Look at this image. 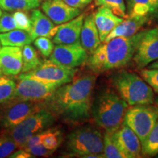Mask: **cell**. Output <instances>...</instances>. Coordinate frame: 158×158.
I'll return each instance as SVG.
<instances>
[{
    "instance_id": "16",
    "label": "cell",
    "mask_w": 158,
    "mask_h": 158,
    "mask_svg": "<svg viewBox=\"0 0 158 158\" xmlns=\"http://www.w3.org/2000/svg\"><path fill=\"white\" fill-rule=\"evenodd\" d=\"M22 48L17 46H3L0 48V65L7 76L20 74L23 64Z\"/></svg>"
},
{
    "instance_id": "32",
    "label": "cell",
    "mask_w": 158,
    "mask_h": 158,
    "mask_svg": "<svg viewBox=\"0 0 158 158\" xmlns=\"http://www.w3.org/2000/svg\"><path fill=\"white\" fill-rule=\"evenodd\" d=\"M27 12L22 10L15 11L13 13V15L18 29H22L30 33L32 29V23L30 15Z\"/></svg>"
},
{
    "instance_id": "13",
    "label": "cell",
    "mask_w": 158,
    "mask_h": 158,
    "mask_svg": "<svg viewBox=\"0 0 158 158\" xmlns=\"http://www.w3.org/2000/svg\"><path fill=\"white\" fill-rule=\"evenodd\" d=\"M43 13L56 25H61L81 14V10L68 5L64 0H48L41 5Z\"/></svg>"
},
{
    "instance_id": "15",
    "label": "cell",
    "mask_w": 158,
    "mask_h": 158,
    "mask_svg": "<svg viewBox=\"0 0 158 158\" xmlns=\"http://www.w3.org/2000/svg\"><path fill=\"white\" fill-rule=\"evenodd\" d=\"M85 15L80 14L68 22L59 25L58 30L53 37L55 44L68 45L81 43V32Z\"/></svg>"
},
{
    "instance_id": "33",
    "label": "cell",
    "mask_w": 158,
    "mask_h": 158,
    "mask_svg": "<svg viewBox=\"0 0 158 158\" xmlns=\"http://www.w3.org/2000/svg\"><path fill=\"white\" fill-rule=\"evenodd\" d=\"M142 78L158 93V69L148 68L141 70Z\"/></svg>"
},
{
    "instance_id": "38",
    "label": "cell",
    "mask_w": 158,
    "mask_h": 158,
    "mask_svg": "<svg viewBox=\"0 0 158 158\" xmlns=\"http://www.w3.org/2000/svg\"><path fill=\"white\" fill-rule=\"evenodd\" d=\"M33 156L31 153L27 152V150L24 149H19L17 151L13 152L8 157L11 158H29L32 157Z\"/></svg>"
},
{
    "instance_id": "2",
    "label": "cell",
    "mask_w": 158,
    "mask_h": 158,
    "mask_svg": "<svg viewBox=\"0 0 158 158\" xmlns=\"http://www.w3.org/2000/svg\"><path fill=\"white\" fill-rule=\"evenodd\" d=\"M145 31L130 37H116L102 43L88 56L86 64L94 73L120 68L133 59L138 43Z\"/></svg>"
},
{
    "instance_id": "9",
    "label": "cell",
    "mask_w": 158,
    "mask_h": 158,
    "mask_svg": "<svg viewBox=\"0 0 158 158\" xmlns=\"http://www.w3.org/2000/svg\"><path fill=\"white\" fill-rule=\"evenodd\" d=\"M78 70L62 66L48 59L44 60L34 70L21 73L19 78H34L47 83L62 86L74 78Z\"/></svg>"
},
{
    "instance_id": "1",
    "label": "cell",
    "mask_w": 158,
    "mask_h": 158,
    "mask_svg": "<svg viewBox=\"0 0 158 158\" xmlns=\"http://www.w3.org/2000/svg\"><path fill=\"white\" fill-rule=\"evenodd\" d=\"M96 81L93 74L83 75L57 88L44 102L45 107L65 122L78 123L92 114V93Z\"/></svg>"
},
{
    "instance_id": "42",
    "label": "cell",
    "mask_w": 158,
    "mask_h": 158,
    "mask_svg": "<svg viewBox=\"0 0 158 158\" xmlns=\"http://www.w3.org/2000/svg\"><path fill=\"white\" fill-rule=\"evenodd\" d=\"M155 105H156V106H157V107H158V98L155 100Z\"/></svg>"
},
{
    "instance_id": "28",
    "label": "cell",
    "mask_w": 158,
    "mask_h": 158,
    "mask_svg": "<svg viewBox=\"0 0 158 158\" xmlns=\"http://www.w3.org/2000/svg\"><path fill=\"white\" fill-rule=\"evenodd\" d=\"M16 89V84L12 79L2 76L0 78V105L10 101Z\"/></svg>"
},
{
    "instance_id": "24",
    "label": "cell",
    "mask_w": 158,
    "mask_h": 158,
    "mask_svg": "<svg viewBox=\"0 0 158 158\" xmlns=\"http://www.w3.org/2000/svg\"><path fill=\"white\" fill-rule=\"evenodd\" d=\"M127 17L147 16L152 13L150 0H127Z\"/></svg>"
},
{
    "instance_id": "8",
    "label": "cell",
    "mask_w": 158,
    "mask_h": 158,
    "mask_svg": "<svg viewBox=\"0 0 158 158\" xmlns=\"http://www.w3.org/2000/svg\"><path fill=\"white\" fill-rule=\"evenodd\" d=\"M45 106L44 102L10 100L0 108V126L6 130L12 129Z\"/></svg>"
},
{
    "instance_id": "40",
    "label": "cell",
    "mask_w": 158,
    "mask_h": 158,
    "mask_svg": "<svg viewBox=\"0 0 158 158\" xmlns=\"http://www.w3.org/2000/svg\"><path fill=\"white\" fill-rule=\"evenodd\" d=\"M149 68H157L158 69V60L155 61L152 64H151L149 66Z\"/></svg>"
},
{
    "instance_id": "6",
    "label": "cell",
    "mask_w": 158,
    "mask_h": 158,
    "mask_svg": "<svg viewBox=\"0 0 158 158\" xmlns=\"http://www.w3.org/2000/svg\"><path fill=\"white\" fill-rule=\"evenodd\" d=\"M56 121V116L46 107L31 114L21 123L7 130L19 149H23L31 136L48 130Z\"/></svg>"
},
{
    "instance_id": "12",
    "label": "cell",
    "mask_w": 158,
    "mask_h": 158,
    "mask_svg": "<svg viewBox=\"0 0 158 158\" xmlns=\"http://www.w3.org/2000/svg\"><path fill=\"white\" fill-rule=\"evenodd\" d=\"M133 60L140 69L158 60V27L145 31L138 43Z\"/></svg>"
},
{
    "instance_id": "39",
    "label": "cell",
    "mask_w": 158,
    "mask_h": 158,
    "mask_svg": "<svg viewBox=\"0 0 158 158\" xmlns=\"http://www.w3.org/2000/svg\"><path fill=\"white\" fill-rule=\"evenodd\" d=\"M152 5V13L158 11V0H150Z\"/></svg>"
},
{
    "instance_id": "37",
    "label": "cell",
    "mask_w": 158,
    "mask_h": 158,
    "mask_svg": "<svg viewBox=\"0 0 158 158\" xmlns=\"http://www.w3.org/2000/svg\"><path fill=\"white\" fill-rule=\"evenodd\" d=\"M43 132L44 131L35 134V135L31 136L28 141H27V143H26V145L23 149H28V148H31L34 147V146L37 145V144L41 143V138H42Z\"/></svg>"
},
{
    "instance_id": "7",
    "label": "cell",
    "mask_w": 158,
    "mask_h": 158,
    "mask_svg": "<svg viewBox=\"0 0 158 158\" xmlns=\"http://www.w3.org/2000/svg\"><path fill=\"white\" fill-rule=\"evenodd\" d=\"M157 120L158 107L151 105H140L127 108L123 123L137 135L142 144Z\"/></svg>"
},
{
    "instance_id": "5",
    "label": "cell",
    "mask_w": 158,
    "mask_h": 158,
    "mask_svg": "<svg viewBox=\"0 0 158 158\" xmlns=\"http://www.w3.org/2000/svg\"><path fill=\"white\" fill-rule=\"evenodd\" d=\"M67 150L70 155L86 158L88 155L103 153V136L95 128L80 127L68 135Z\"/></svg>"
},
{
    "instance_id": "29",
    "label": "cell",
    "mask_w": 158,
    "mask_h": 158,
    "mask_svg": "<svg viewBox=\"0 0 158 158\" xmlns=\"http://www.w3.org/2000/svg\"><path fill=\"white\" fill-rule=\"evenodd\" d=\"M94 2L98 7L103 6L109 8L118 17L123 19L127 17V7L124 3V0H94Z\"/></svg>"
},
{
    "instance_id": "10",
    "label": "cell",
    "mask_w": 158,
    "mask_h": 158,
    "mask_svg": "<svg viewBox=\"0 0 158 158\" xmlns=\"http://www.w3.org/2000/svg\"><path fill=\"white\" fill-rule=\"evenodd\" d=\"M19 81L16 85L12 100L45 102L60 86L58 84L41 81L34 78H19Z\"/></svg>"
},
{
    "instance_id": "27",
    "label": "cell",
    "mask_w": 158,
    "mask_h": 158,
    "mask_svg": "<svg viewBox=\"0 0 158 158\" xmlns=\"http://www.w3.org/2000/svg\"><path fill=\"white\" fill-rule=\"evenodd\" d=\"M103 153L106 158H126L123 152L119 149L113 139L111 134L106 133L103 136Z\"/></svg>"
},
{
    "instance_id": "43",
    "label": "cell",
    "mask_w": 158,
    "mask_h": 158,
    "mask_svg": "<svg viewBox=\"0 0 158 158\" xmlns=\"http://www.w3.org/2000/svg\"><path fill=\"white\" fill-rule=\"evenodd\" d=\"M2 13V9H1V8H0V16H1Z\"/></svg>"
},
{
    "instance_id": "44",
    "label": "cell",
    "mask_w": 158,
    "mask_h": 158,
    "mask_svg": "<svg viewBox=\"0 0 158 158\" xmlns=\"http://www.w3.org/2000/svg\"><path fill=\"white\" fill-rule=\"evenodd\" d=\"M1 45H2L1 44V42H0V48H1Z\"/></svg>"
},
{
    "instance_id": "30",
    "label": "cell",
    "mask_w": 158,
    "mask_h": 158,
    "mask_svg": "<svg viewBox=\"0 0 158 158\" xmlns=\"http://www.w3.org/2000/svg\"><path fill=\"white\" fill-rule=\"evenodd\" d=\"M17 148L16 143L8 130L0 135V158L8 157Z\"/></svg>"
},
{
    "instance_id": "36",
    "label": "cell",
    "mask_w": 158,
    "mask_h": 158,
    "mask_svg": "<svg viewBox=\"0 0 158 158\" xmlns=\"http://www.w3.org/2000/svg\"><path fill=\"white\" fill-rule=\"evenodd\" d=\"M64 1L71 7L81 10L92 3L93 0H64Z\"/></svg>"
},
{
    "instance_id": "19",
    "label": "cell",
    "mask_w": 158,
    "mask_h": 158,
    "mask_svg": "<svg viewBox=\"0 0 158 158\" xmlns=\"http://www.w3.org/2000/svg\"><path fill=\"white\" fill-rule=\"evenodd\" d=\"M94 13L85 15L81 32V44L89 54H92L101 44Z\"/></svg>"
},
{
    "instance_id": "17",
    "label": "cell",
    "mask_w": 158,
    "mask_h": 158,
    "mask_svg": "<svg viewBox=\"0 0 158 158\" xmlns=\"http://www.w3.org/2000/svg\"><path fill=\"white\" fill-rule=\"evenodd\" d=\"M32 29L30 32L31 38L39 37H45L52 38L58 30L59 25L55 24L49 18L40 10L35 8L31 10L30 14Z\"/></svg>"
},
{
    "instance_id": "23",
    "label": "cell",
    "mask_w": 158,
    "mask_h": 158,
    "mask_svg": "<svg viewBox=\"0 0 158 158\" xmlns=\"http://www.w3.org/2000/svg\"><path fill=\"white\" fill-rule=\"evenodd\" d=\"M23 64L21 73L29 72L38 67L41 62L37 55V51L30 44L26 45L22 48Z\"/></svg>"
},
{
    "instance_id": "35",
    "label": "cell",
    "mask_w": 158,
    "mask_h": 158,
    "mask_svg": "<svg viewBox=\"0 0 158 158\" xmlns=\"http://www.w3.org/2000/svg\"><path fill=\"white\" fill-rule=\"evenodd\" d=\"M24 149L31 153L32 155L41 156V157H46V156H48L53 153L52 151L45 148L42 143H39L36 146H34V147Z\"/></svg>"
},
{
    "instance_id": "45",
    "label": "cell",
    "mask_w": 158,
    "mask_h": 158,
    "mask_svg": "<svg viewBox=\"0 0 158 158\" xmlns=\"http://www.w3.org/2000/svg\"><path fill=\"white\" fill-rule=\"evenodd\" d=\"M42 1H48V0H42Z\"/></svg>"
},
{
    "instance_id": "46",
    "label": "cell",
    "mask_w": 158,
    "mask_h": 158,
    "mask_svg": "<svg viewBox=\"0 0 158 158\" xmlns=\"http://www.w3.org/2000/svg\"><path fill=\"white\" fill-rule=\"evenodd\" d=\"M40 1H41V2H42V0H40Z\"/></svg>"
},
{
    "instance_id": "3",
    "label": "cell",
    "mask_w": 158,
    "mask_h": 158,
    "mask_svg": "<svg viewBox=\"0 0 158 158\" xmlns=\"http://www.w3.org/2000/svg\"><path fill=\"white\" fill-rule=\"evenodd\" d=\"M128 105L119 95L111 91L102 93L92 103V114L98 126L110 134L123 124Z\"/></svg>"
},
{
    "instance_id": "22",
    "label": "cell",
    "mask_w": 158,
    "mask_h": 158,
    "mask_svg": "<svg viewBox=\"0 0 158 158\" xmlns=\"http://www.w3.org/2000/svg\"><path fill=\"white\" fill-rule=\"evenodd\" d=\"M40 0H0V8L5 11H29L37 8Z\"/></svg>"
},
{
    "instance_id": "21",
    "label": "cell",
    "mask_w": 158,
    "mask_h": 158,
    "mask_svg": "<svg viewBox=\"0 0 158 158\" xmlns=\"http://www.w3.org/2000/svg\"><path fill=\"white\" fill-rule=\"evenodd\" d=\"M0 42L3 46L22 47L33 42L30 33L22 29H14L5 33H0Z\"/></svg>"
},
{
    "instance_id": "26",
    "label": "cell",
    "mask_w": 158,
    "mask_h": 158,
    "mask_svg": "<svg viewBox=\"0 0 158 158\" xmlns=\"http://www.w3.org/2000/svg\"><path fill=\"white\" fill-rule=\"evenodd\" d=\"M62 141V133L59 130L48 129L43 132L41 143L45 148L54 152L59 147Z\"/></svg>"
},
{
    "instance_id": "41",
    "label": "cell",
    "mask_w": 158,
    "mask_h": 158,
    "mask_svg": "<svg viewBox=\"0 0 158 158\" xmlns=\"http://www.w3.org/2000/svg\"><path fill=\"white\" fill-rule=\"evenodd\" d=\"M2 76H5V75L3 73V71L2 70V68H1V65H0V78Z\"/></svg>"
},
{
    "instance_id": "11",
    "label": "cell",
    "mask_w": 158,
    "mask_h": 158,
    "mask_svg": "<svg viewBox=\"0 0 158 158\" xmlns=\"http://www.w3.org/2000/svg\"><path fill=\"white\" fill-rule=\"evenodd\" d=\"M88 59V53L80 43L68 45L57 44L54 46L49 59L67 68H76L81 66Z\"/></svg>"
},
{
    "instance_id": "14",
    "label": "cell",
    "mask_w": 158,
    "mask_h": 158,
    "mask_svg": "<svg viewBox=\"0 0 158 158\" xmlns=\"http://www.w3.org/2000/svg\"><path fill=\"white\" fill-rule=\"evenodd\" d=\"M112 139L125 155L126 158L140 157L141 143L137 135L125 124L111 134Z\"/></svg>"
},
{
    "instance_id": "31",
    "label": "cell",
    "mask_w": 158,
    "mask_h": 158,
    "mask_svg": "<svg viewBox=\"0 0 158 158\" xmlns=\"http://www.w3.org/2000/svg\"><path fill=\"white\" fill-rule=\"evenodd\" d=\"M33 43L39 52L45 58H48L52 54L54 48V42H52L48 37H37L36 39L34 40Z\"/></svg>"
},
{
    "instance_id": "20",
    "label": "cell",
    "mask_w": 158,
    "mask_h": 158,
    "mask_svg": "<svg viewBox=\"0 0 158 158\" xmlns=\"http://www.w3.org/2000/svg\"><path fill=\"white\" fill-rule=\"evenodd\" d=\"M147 16L128 17L116 26L108 35L103 43L108 42L116 37H130L135 35L147 22Z\"/></svg>"
},
{
    "instance_id": "4",
    "label": "cell",
    "mask_w": 158,
    "mask_h": 158,
    "mask_svg": "<svg viewBox=\"0 0 158 158\" xmlns=\"http://www.w3.org/2000/svg\"><path fill=\"white\" fill-rule=\"evenodd\" d=\"M113 82L119 96L129 106L154 103L155 94L152 88L135 73L121 71L114 76Z\"/></svg>"
},
{
    "instance_id": "25",
    "label": "cell",
    "mask_w": 158,
    "mask_h": 158,
    "mask_svg": "<svg viewBox=\"0 0 158 158\" xmlns=\"http://www.w3.org/2000/svg\"><path fill=\"white\" fill-rule=\"evenodd\" d=\"M141 152L144 155H155L158 153V120L141 144Z\"/></svg>"
},
{
    "instance_id": "18",
    "label": "cell",
    "mask_w": 158,
    "mask_h": 158,
    "mask_svg": "<svg viewBox=\"0 0 158 158\" xmlns=\"http://www.w3.org/2000/svg\"><path fill=\"white\" fill-rule=\"evenodd\" d=\"M94 17L102 43L104 42L110 31L124 20L123 18L117 16L109 8L103 6L98 7L94 13Z\"/></svg>"
},
{
    "instance_id": "34",
    "label": "cell",
    "mask_w": 158,
    "mask_h": 158,
    "mask_svg": "<svg viewBox=\"0 0 158 158\" xmlns=\"http://www.w3.org/2000/svg\"><path fill=\"white\" fill-rule=\"evenodd\" d=\"M14 29L18 28L13 13L4 12L0 16V33H5Z\"/></svg>"
}]
</instances>
